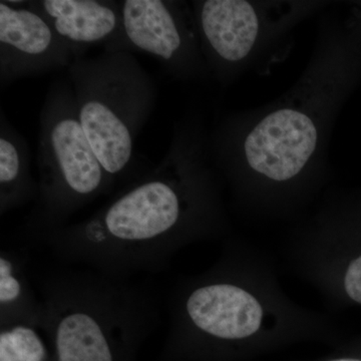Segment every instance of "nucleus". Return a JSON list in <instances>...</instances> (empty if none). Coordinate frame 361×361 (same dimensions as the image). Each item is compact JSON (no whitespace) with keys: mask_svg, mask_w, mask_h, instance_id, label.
<instances>
[{"mask_svg":"<svg viewBox=\"0 0 361 361\" xmlns=\"http://www.w3.org/2000/svg\"><path fill=\"white\" fill-rule=\"evenodd\" d=\"M217 178L203 134L176 126L160 163L94 215L35 235L56 257L120 279L163 269L174 254L224 227Z\"/></svg>","mask_w":361,"mask_h":361,"instance_id":"1","label":"nucleus"},{"mask_svg":"<svg viewBox=\"0 0 361 361\" xmlns=\"http://www.w3.org/2000/svg\"><path fill=\"white\" fill-rule=\"evenodd\" d=\"M361 71V23L323 45L293 92L246 133L221 130L218 160L235 179L265 191L290 189L310 173L334 114Z\"/></svg>","mask_w":361,"mask_h":361,"instance_id":"2","label":"nucleus"},{"mask_svg":"<svg viewBox=\"0 0 361 361\" xmlns=\"http://www.w3.org/2000/svg\"><path fill=\"white\" fill-rule=\"evenodd\" d=\"M269 273L228 250L211 269L185 280L173 301L178 341L230 345L293 329H324L287 300Z\"/></svg>","mask_w":361,"mask_h":361,"instance_id":"3","label":"nucleus"},{"mask_svg":"<svg viewBox=\"0 0 361 361\" xmlns=\"http://www.w3.org/2000/svg\"><path fill=\"white\" fill-rule=\"evenodd\" d=\"M56 361H118L158 322L148 291L99 273L56 272L40 286Z\"/></svg>","mask_w":361,"mask_h":361,"instance_id":"4","label":"nucleus"},{"mask_svg":"<svg viewBox=\"0 0 361 361\" xmlns=\"http://www.w3.org/2000/svg\"><path fill=\"white\" fill-rule=\"evenodd\" d=\"M68 73L80 125L115 184L133 169L135 139L155 108L156 85L129 51L78 56Z\"/></svg>","mask_w":361,"mask_h":361,"instance_id":"5","label":"nucleus"},{"mask_svg":"<svg viewBox=\"0 0 361 361\" xmlns=\"http://www.w3.org/2000/svg\"><path fill=\"white\" fill-rule=\"evenodd\" d=\"M39 120L37 206L27 223L32 237L68 224L73 213L115 185L82 130L71 82L51 85Z\"/></svg>","mask_w":361,"mask_h":361,"instance_id":"6","label":"nucleus"},{"mask_svg":"<svg viewBox=\"0 0 361 361\" xmlns=\"http://www.w3.org/2000/svg\"><path fill=\"white\" fill-rule=\"evenodd\" d=\"M273 4L247 0H201L194 1L195 23L207 68L220 80L251 61L270 37L284 28L276 18Z\"/></svg>","mask_w":361,"mask_h":361,"instance_id":"7","label":"nucleus"},{"mask_svg":"<svg viewBox=\"0 0 361 361\" xmlns=\"http://www.w3.org/2000/svg\"><path fill=\"white\" fill-rule=\"evenodd\" d=\"M121 4L130 51L154 56L179 80L205 73L192 4L173 0H122Z\"/></svg>","mask_w":361,"mask_h":361,"instance_id":"8","label":"nucleus"},{"mask_svg":"<svg viewBox=\"0 0 361 361\" xmlns=\"http://www.w3.org/2000/svg\"><path fill=\"white\" fill-rule=\"evenodd\" d=\"M80 52L28 1H0V85L68 68Z\"/></svg>","mask_w":361,"mask_h":361,"instance_id":"9","label":"nucleus"},{"mask_svg":"<svg viewBox=\"0 0 361 361\" xmlns=\"http://www.w3.org/2000/svg\"><path fill=\"white\" fill-rule=\"evenodd\" d=\"M28 6L78 51L104 44L108 51L132 52L123 30L121 1L35 0L28 1Z\"/></svg>","mask_w":361,"mask_h":361,"instance_id":"10","label":"nucleus"},{"mask_svg":"<svg viewBox=\"0 0 361 361\" xmlns=\"http://www.w3.org/2000/svg\"><path fill=\"white\" fill-rule=\"evenodd\" d=\"M0 214L37 198L39 185L30 172V149L23 135L0 111Z\"/></svg>","mask_w":361,"mask_h":361,"instance_id":"11","label":"nucleus"},{"mask_svg":"<svg viewBox=\"0 0 361 361\" xmlns=\"http://www.w3.org/2000/svg\"><path fill=\"white\" fill-rule=\"evenodd\" d=\"M16 322H44L42 300L33 293L20 254H0V326Z\"/></svg>","mask_w":361,"mask_h":361,"instance_id":"12","label":"nucleus"},{"mask_svg":"<svg viewBox=\"0 0 361 361\" xmlns=\"http://www.w3.org/2000/svg\"><path fill=\"white\" fill-rule=\"evenodd\" d=\"M0 329V361H47L44 322H16Z\"/></svg>","mask_w":361,"mask_h":361,"instance_id":"13","label":"nucleus"},{"mask_svg":"<svg viewBox=\"0 0 361 361\" xmlns=\"http://www.w3.org/2000/svg\"><path fill=\"white\" fill-rule=\"evenodd\" d=\"M339 280L342 292L353 302L361 304V253L342 268Z\"/></svg>","mask_w":361,"mask_h":361,"instance_id":"14","label":"nucleus"},{"mask_svg":"<svg viewBox=\"0 0 361 361\" xmlns=\"http://www.w3.org/2000/svg\"><path fill=\"white\" fill-rule=\"evenodd\" d=\"M329 361H361V360H356V358H338V360H334Z\"/></svg>","mask_w":361,"mask_h":361,"instance_id":"15","label":"nucleus"}]
</instances>
